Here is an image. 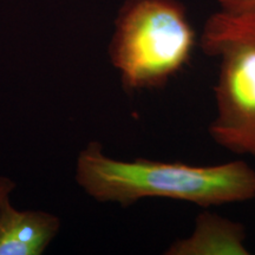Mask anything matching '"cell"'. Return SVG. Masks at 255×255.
<instances>
[{
  "instance_id": "1",
  "label": "cell",
  "mask_w": 255,
  "mask_h": 255,
  "mask_svg": "<svg viewBox=\"0 0 255 255\" xmlns=\"http://www.w3.org/2000/svg\"><path fill=\"white\" fill-rule=\"evenodd\" d=\"M76 181L98 202L123 207L144 199H167L208 209L255 197V170L242 159L208 165L122 161L108 156L98 142L79 152Z\"/></svg>"
},
{
  "instance_id": "2",
  "label": "cell",
  "mask_w": 255,
  "mask_h": 255,
  "mask_svg": "<svg viewBox=\"0 0 255 255\" xmlns=\"http://www.w3.org/2000/svg\"><path fill=\"white\" fill-rule=\"evenodd\" d=\"M197 43L180 0H126L109 45L128 92L162 89L189 65Z\"/></svg>"
},
{
  "instance_id": "3",
  "label": "cell",
  "mask_w": 255,
  "mask_h": 255,
  "mask_svg": "<svg viewBox=\"0 0 255 255\" xmlns=\"http://www.w3.org/2000/svg\"><path fill=\"white\" fill-rule=\"evenodd\" d=\"M199 45L219 60L210 137L233 154L255 157V8L210 14Z\"/></svg>"
},
{
  "instance_id": "4",
  "label": "cell",
  "mask_w": 255,
  "mask_h": 255,
  "mask_svg": "<svg viewBox=\"0 0 255 255\" xmlns=\"http://www.w3.org/2000/svg\"><path fill=\"white\" fill-rule=\"evenodd\" d=\"M60 228V220L43 210H20L9 199L0 203V255H40Z\"/></svg>"
},
{
  "instance_id": "5",
  "label": "cell",
  "mask_w": 255,
  "mask_h": 255,
  "mask_svg": "<svg viewBox=\"0 0 255 255\" xmlns=\"http://www.w3.org/2000/svg\"><path fill=\"white\" fill-rule=\"evenodd\" d=\"M167 255H248L246 227L241 222L203 210L189 237L178 239Z\"/></svg>"
},
{
  "instance_id": "6",
  "label": "cell",
  "mask_w": 255,
  "mask_h": 255,
  "mask_svg": "<svg viewBox=\"0 0 255 255\" xmlns=\"http://www.w3.org/2000/svg\"><path fill=\"white\" fill-rule=\"evenodd\" d=\"M221 9L226 11H245L255 8V0H216Z\"/></svg>"
},
{
  "instance_id": "7",
  "label": "cell",
  "mask_w": 255,
  "mask_h": 255,
  "mask_svg": "<svg viewBox=\"0 0 255 255\" xmlns=\"http://www.w3.org/2000/svg\"><path fill=\"white\" fill-rule=\"evenodd\" d=\"M14 188L15 183L11 180V178L0 175V203L4 202L5 200L9 199L11 193L14 190Z\"/></svg>"
}]
</instances>
